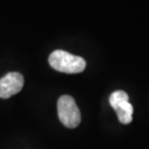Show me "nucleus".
Here are the masks:
<instances>
[{"instance_id":"obj_1","label":"nucleus","mask_w":149,"mask_h":149,"mask_svg":"<svg viewBox=\"0 0 149 149\" xmlns=\"http://www.w3.org/2000/svg\"><path fill=\"white\" fill-rule=\"evenodd\" d=\"M49 65L57 71L64 73L75 74L84 71L87 63L80 56H75L64 51V50H55L49 55Z\"/></svg>"},{"instance_id":"obj_3","label":"nucleus","mask_w":149,"mask_h":149,"mask_svg":"<svg viewBox=\"0 0 149 149\" xmlns=\"http://www.w3.org/2000/svg\"><path fill=\"white\" fill-rule=\"evenodd\" d=\"M109 101L122 124H129L132 122L134 108L129 102V96L124 91H113L111 94Z\"/></svg>"},{"instance_id":"obj_4","label":"nucleus","mask_w":149,"mask_h":149,"mask_svg":"<svg viewBox=\"0 0 149 149\" xmlns=\"http://www.w3.org/2000/svg\"><path fill=\"white\" fill-rule=\"evenodd\" d=\"M24 85L23 76L18 72H10L0 79V97L7 99L18 93Z\"/></svg>"},{"instance_id":"obj_2","label":"nucleus","mask_w":149,"mask_h":149,"mask_svg":"<svg viewBox=\"0 0 149 149\" xmlns=\"http://www.w3.org/2000/svg\"><path fill=\"white\" fill-rule=\"evenodd\" d=\"M59 119L65 127L76 128L81 122V113L73 97L63 95L58 100Z\"/></svg>"}]
</instances>
